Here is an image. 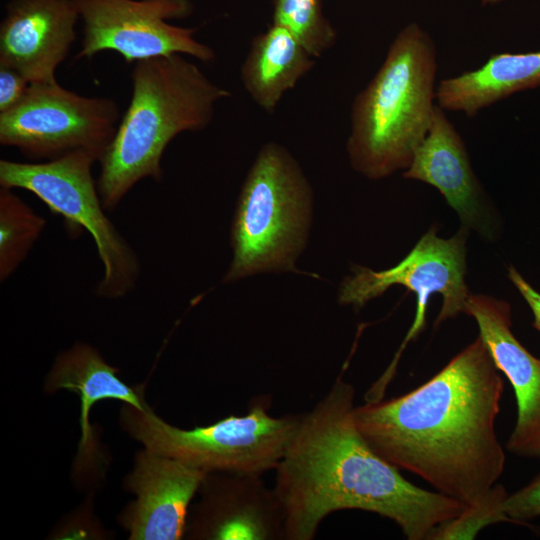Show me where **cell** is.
<instances>
[{"label": "cell", "instance_id": "1", "mask_svg": "<svg viewBox=\"0 0 540 540\" xmlns=\"http://www.w3.org/2000/svg\"><path fill=\"white\" fill-rule=\"evenodd\" d=\"M503 389L500 370L478 335L418 388L355 407L353 418L380 457L466 506L504 471L495 429Z\"/></svg>", "mask_w": 540, "mask_h": 540}, {"label": "cell", "instance_id": "2", "mask_svg": "<svg viewBox=\"0 0 540 540\" xmlns=\"http://www.w3.org/2000/svg\"><path fill=\"white\" fill-rule=\"evenodd\" d=\"M354 387L337 378L302 414L275 472L273 490L284 517L286 540H311L321 522L339 510L357 509L394 521L409 540H425L465 505L407 481L380 457L357 429Z\"/></svg>", "mask_w": 540, "mask_h": 540}, {"label": "cell", "instance_id": "3", "mask_svg": "<svg viewBox=\"0 0 540 540\" xmlns=\"http://www.w3.org/2000/svg\"><path fill=\"white\" fill-rule=\"evenodd\" d=\"M132 94L113 140L102 153L97 188L113 211L141 180L163 179L161 160L183 132L206 129L230 91L181 54L142 59L131 71Z\"/></svg>", "mask_w": 540, "mask_h": 540}, {"label": "cell", "instance_id": "4", "mask_svg": "<svg viewBox=\"0 0 540 540\" xmlns=\"http://www.w3.org/2000/svg\"><path fill=\"white\" fill-rule=\"evenodd\" d=\"M436 45L417 22L404 26L354 98L346 150L351 167L380 180L410 165L436 106Z\"/></svg>", "mask_w": 540, "mask_h": 540}, {"label": "cell", "instance_id": "5", "mask_svg": "<svg viewBox=\"0 0 540 540\" xmlns=\"http://www.w3.org/2000/svg\"><path fill=\"white\" fill-rule=\"evenodd\" d=\"M313 217V191L302 167L276 142L257 153L240 189L230 230L232 261L223 277L296 272Z\"/></svg>", "mask_w": 540, "mask_h": 540}, {"label": "cell", "instance_id": "6", "mask_svg": "<svg viewBox=\"0 0 540 540\" xmlns=\"http://www.w3.org/2000/svg\"><path fill=\"white\" fill-rule=\"evenodd\" d=\"M301 416L274 417L268 400H257L244 415H230L189 430L168 424L151 409L143 411L128 404L120 419L124 429L146 449L206 473L263 475L276 469Z\"/></svg>", "mask_w": 540, "mask_h": 540}, {"label": "cell", "instance_id": "7", "mask_svg": "<svg viewBox=\"0 0 540 540\" xmlns=\"http://www.w3.org/2000/svg\"><path fill=\"white\" fill-rule=\"evenodd\" d=\"M102 152L79 149L42 162L0 161V185L35 194L51 212L60 215L70 235L88 231L94 239L104 274L98 296L117 299L129 294L140 277V261L105 214L92 167Z\"/></svg>", "mask_w": 540, "mask_h": 540}, {"label": "cell", "instance_id": "8", "mask_svg": "<svg viewBox=\"0 0 540 540\" xmlns=\"http://www.w3.org/2000/svg\"><path fill=\"white\" fill-rule=\"evenodd\" d=\"M468 231L462 227L454 236L444 239L438 237L437 231L431 228L394 267L374 271L356 265L352 274L343 279L338 293L341 305L361 308L394 285L403 286L416 296L414 322L394 360L374 384L378 390L385 391L403 349L424 328L427 304L432 295H442V307L435 326L465 313L470 296L465 283Z\"/></svg>", "mask_w": 540, "mask_h": 540}, {"label": "cell", "instance_id": "9", "mask_svg": "<svg viewBox=\"0 0 540 540\" xmlns=\"http://www.w3.org/2000/svg\"><path fill=\"white\" fill-rule=\"evenodd\" d=\"M120 119L112 98L82 96L57 81L30 83L19 103L0 113V144L38 162L79 149L103 153Z\"/></svg>", "mask_w": 540, "mask_h": 540}, {"label": "cell", "instance_id": "10", "mask_svg": "<svg viewBox=\"0 0 540 540\" xmlns=\"http://www.w3.org/2000/svg\"><path fill=\"white\" fill-rule=\"evenodd\" d=\"M82 21L76 59L109 50L128 64L159 56L185 54L205 63L214 50L194 38L196 28L168 23L192 14L191 0H74Z\"/></svg>", "mask_w": 540, "mask_h": 540}, {"label": "cell", "instance_id": "11", "mask_svg": "<svg viewBox=\"0 0 540 540\" xmlns=\"http://www.w3.org/2000/svg\"><path fill=\"white\" fill-rule=\"evenodd\" d=\"M198 492L200 500L187 520L190 539H285L281 505L262 475L210 472Z\"/></svg>", "mask_w": 540, "mask_h": 540}, {"label": "cell", "instance_id": "12", "mask_svg": "<svg viewBox=\"0 0 540 540\" xmlns=\"http://www.w3.org/2000/svg\"><path fill=\"white\" fill-rule=\"evenodd\" d=\"M403 177L435 187L458 214L463 227L488 241L496 239L494 208L472 169L464 140L437 104L429 130Z\"/></svg>", "mask_w": 540, "mask_h": 540}, {"label": "cell", "instance_id": "13", "mask_svg": "<svg viewBox=\"0 0 540 540\" xmlns=\"http://www.w3.org/2000/svg\"><path fill=\"white\" fill-rule=\"evenodd\" d=\"M465 314L476 321L496 366L515 392L517 419L507 450L520 457L540 459V358L515 337L507 301L470 294Z\"/></svg>", "mask_w": 540, "mask_h": 540}, {"label": "cell", "instance_id": "14", "mask_svg": "<svg viewBox=\"0 0 540 540\" xmlns=\"http://www.w3.org/2000/svg\"><path fill=\"white\" fill-rule=\"evenodd\" d=\"M74 0H9L0 23V64L30 83L54 82L76 39Z\"/></svg>", "mask_w": 540, "mask_h": 540}, {"label": "cell", "instance_id": "15", "mask_svg": "<svg viewBox=\"0 0 540 540\" xmlns=\"http://www.w3.org/2000/svg\"><path fill=\"white\" fill-rule=\"evenodd\" d=\"M206 474L146 448L138 453L126 480L137 498L122 517L129 539H181L186 533L189 505Z\"/></svg>", "mask_w": 540, "mask_h": 540}, {"label": "cell", "instance_id": "16", "mask_svg": "<svg viewBox=\"0 0 540 540\" xmlns=\"http://www.w3.org/2000/svg\"><path fill=\"white\" fill-rule=\"evenodd\" d=\"M540 87V50L492 54L480 67L442 79L436 104L446 112L474 117L493 104Z\"/></svg>", "mask_w": 540, "mask_h": 540}, {"label": "cell", "instance_id": "17", "mask_svg": "<svg viewBox=\"0 0 540 540\" xmlns=\"http://www.w3.org/2000/svg\"><path fill=\"white\" fill-rule=\"evenodd\" d=\"M118 369L109 365L101 354L88 344H76L60 354L48 375V391L67 389L80 397L79 456L86 457L94 449L89 414L102 400H120L139 410H149L139 390L128 386L117 376Z\"/></svg>", "mask_w": 540, "mask_h": 540}, {"label": "cell", "instance_id": "18", "mask_svg": "<svg viewBox=\"0 0 540 540\" xmlns=\"http://www.w3.org/2000/svg\"><path fill=\"white\" fill-rule=\"evenodd\" d=\"M315 65V58L285 27L272 23L251 42L241 66L243 86L253 101L273 113L282 96Z\"/></svg>", "mask_w": 540, "mask_h": 540}, {"label": "cell", "instance_id": "19", "mask_svg": "<svg viewBox=\"0 0 540 540\" xmlns=\"http://www.w3.org/2000/svg\"><path fill=\"white\" fill-rule=\"evenodd\" d=\"M46 225L11 188H0V280L19 267Z\"/></svg>", "mask_w": 540, "mask_h": 540}, {"label": "cell", "instance_id": "20", "mask_svg": "<svg viewBox=\"0 0 540 540\" xmlns=\"http://www.w3.org/2000/svg\"><path fill=\"white\" fill-rule=\"evenodd\" d=\"M272 23L288 29L314 58L333 47L337 39L321 0H273Z\"/></svg>", "mask_w": 540, "mask_h": 540}, {"label": "cell", "instance_id": "21", "mask_svg": "<svg viewBox=\"0 0 540 540\" xmlns=\"http://www.w3.org/2000/svg\"><path fill=\"white\" fill-rule=\"evenodd\" d=\"M506 489L496 483L480 498L466 505L456 517L435 527L429 540L474 539L480 530L498 522H511L504 511Z\"/></svg>", "mask_w": 540, "mask_h": 540}, {"label": "cell", "instance_id": "22", "mask_svg": "<svg viewBox=\"0 0 540 540\" xmlns=\"http://www.w3.org/2000/svg\"><path fill=\"white\" fill-rule=\"evenodd\" d=\"M504 511L518 525L528 526L527 521L540 516V473L523 488L508 494Z\"/></svg>", "mask_w": 540, "mask_h": 540}, {"label": "cell", "instance_id": "23", "mask_svg": "<svg viewBox=\"0 0 540 540\" xmlns=\"http://www.w3.org/2000/svg\"><path fill=\"white\" fill-rule=\"evenodd\" d=\"M30 82L17 70L0 64V113L16 106L27 94Z\"/></svg>", "mask_w": 540, "mask_h": 540}, {"label": "cell", "instance_id": "24", "mask_svg": "<svg viewBox=\"0 0 540 540\" xmlns=\"http://www.w3.org/2000/svg\"><path fill=\"white\" fill-rule=\"evenodd\" d=\"M508 278L520 292L533 314V327L540 332V293L536 291L513 267L508 268Z\"/></svg>", "mask_w": 540, "mask_h": 540}, {"label": "cell", "instance_id": "25", "mask_svg": "<svg viewBox=\"0 0 540 540\" xmlns=\"http://www.w3.org/2000/svg\"><path fill=\"white\" fill-rule=\"evenodd\" d=\"M503 0H481L482 6H492L500 3Z\"/></svg>", "mask_w": 540, "mask_h": 540}]
</instances>
